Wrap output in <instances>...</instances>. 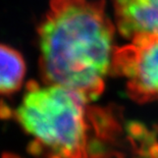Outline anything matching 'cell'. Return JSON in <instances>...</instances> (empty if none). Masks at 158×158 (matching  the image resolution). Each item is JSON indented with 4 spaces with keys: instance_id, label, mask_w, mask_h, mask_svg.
I'll list each match as a JSON object with an SVG mask.
<instances>
[{
    "instance_id": "cell-3",
    "label": "cell",
    "mask_w": 158,
    "mask_h": 158,
    "mask_svg": "<svg viewBox=\"0 0 158 158\" xmlns=\"http://www.w3.org/2000/svg\"><path fill=\"white\" fill-rule=\"evenodd\" d=\"M111 70L124 81L134 101H158V35L138 36L130 44L116 48Z\"/></svg>"
},
{
    "instance_id": "cell-2",
    "label": "cell",
    "mask_w": 158,
    "mask_h": 158,
    "mask_svg": "<svg viewBox=\"0 0 158 158\" xmlns=\"http://www.w3.org/2000/svg\"><path fill=\"white\" fill-rule=\"evenodd\" d=\"M89 103L75 91L29 82L15 116L33 137L30 153L36 158H108L119 123L109 110Z\"/></svg>"
},
{
    "instance_id": "cell-6",
    "label": "cell",
    "mask_w": 158,
    "mask_h": 158,
    "mask_svg": "<svg viewBox=\"0 0 158 158\" xmlns=\"http://www.w3.org/2000/svg\"><path fill=\"white\" fill-rule=\"evenodd\" d=\"M135 143V153L127 155L126 153L114 152L108 158H158V140L143 127H132Z\"/></svg>"
},
{
    "instance_id": "cell-5",
    "label": "cell",
    "mask_w": 158,
    "mask_h": 158,
    "mask_svg": "<svg viewBox=\"0 0 158 158\" xmlns=\"http://www.w3.org/2000/svg\"><path fill=\"white\" fill-rule=\"evenodd\" d=\"M26 62L18 50L0 44V95H10L22 88Z\"/></svg>"
},
{
    "instance_id": "cell-4",
    "label": "cell",
    "mask_w": 158,
    "mask_h": 158,
    "mask_svg": "<svg viewBox=\"0 0 158 158\" xmlns=\"http://www.w3.org/2000/svg\"><path fill=\"white\" fill-rule=\"evenodd\" d=\"M114 18L120 35L134 39L158 35V0H112Z\"/></svg>"
},
{
    "instance_id": "cell-7",
    "label": "cell",
    "mask_w": 158,
    "mask_h": 158,
    "mask_svg": "<svg viewBox=\"0 0 158 158\" xmlns=\"http://www.w3.org/2000/svg\"><path fill=\"white\" fill-rule=\"evenodd\" d=\"M1 158H21V157L12 153H4V154H2Z\"/></svg>"
},
{
    "instance_id": "cell-1",
    "label": "cell",
    "mask_w": 158,
    "mask_h": 158,
    "mask_svg": "<svg viewBox=\"0 0 158 158\" xmlns=\"http://www.w3.org/2000/svg\"><path fill=\"white\" fill-rule=\"evenodd\" d=\"M37 31L44 84L98 99L116 49L105 0H50Z\"/></svg>"
}]
</instances>
